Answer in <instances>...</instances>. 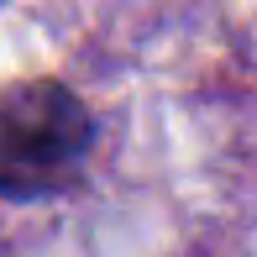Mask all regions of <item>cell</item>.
Here are the masks:
<instances>
[{"label": "cell", "instance_id": "1", "mask_svg": "<svg viewBox=\"0 0 257 257\" xmlns=\"http://www.w3.org/2000/svg\"><path fill=\"white\" fill-rule=\"evenodd\" d=\"M95 147V110L63 79L0 84V200L32 205L74 189Z\"/></svg>", "mask_w": 257, "mask_h": 257}]
</instances>
